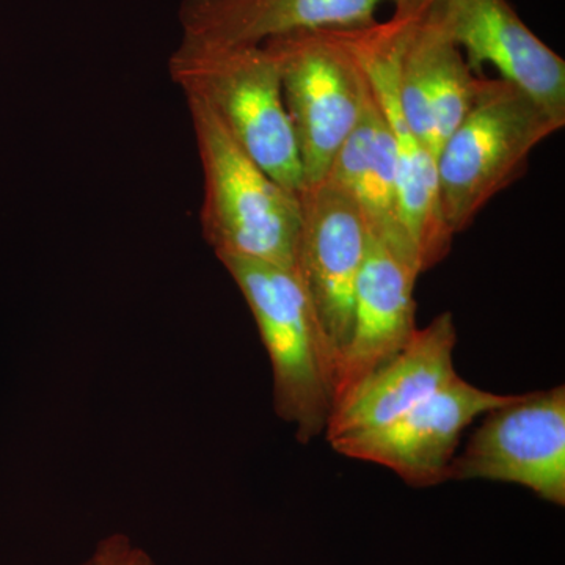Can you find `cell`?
Instances as JSON below:
<instances>
[{
    "label": "cell",
    "mask_w": 565,
    "mask_h": 565,
    "mask_svg": "<svg viewBox=\"0 0 565 565\" xmlns=\"http://www.w3.org/2000/svg\"><path fill=\"white\" fill-rule=\"evenodd\" d=\"M564 126L519 85L479 77L473 102L435 159L438 211L449 236L465 232L523 177L531 152Z\"/></svg>",
    "instance_id": "1"
},
{
    "label": "cell",
    "mask_w": 565,
    "mask_h": 565,
    "mask_svg": "<svg viewBox=\"0 0 565 565\" xmlns=\"http://www.w3.org/2000/svg\"><path fill=\"white\" fill-rule=\"evenodd\" d=\"M200 167V223L215 256H239L281 269L296 267L299 193L269 177L200 99L185 96Z\"/></svg>",
    "instance_id": "2"
},
{
    "label": "cell",
    "mask_w": 565,
    "mask_h": 565,
    "mask_svg": "<svg viewBox=\"0 0 565 565\" xmlns=\"http://www.w3.org/2000/svg\"><path fill=\"white\" fill-rule=\"evenodd\" d=\"M184 96L206 104L243 150L294 193L305 188L302 162L280 74L264 44H214L182 39L169 62Z\"/></svg>",
    "instance_id": "3"
},
{
    "label": "cell",
    "mask_w": 565,
    "mask_h": 565,
    "mask_svg": "<svg viewBox=\"0 0 565 565\" xmlns=\"http://www.w3.org/2000/svg\"><path fill=\"white\" fill-rule=\"evenodd\" d=\"M250 308L274 375V407L300 444L326 434L333 405V359L302 282L291 270L218 256Z\"/></svg>",
    "instance_id": "4"
},
{
    "label": "cell",
    "mask_w": 565,
    "mask_h": 565,
    "mask_svg": "<svg viewBox=\"0 0 565 565\" xmlns=\"http://www.w3.org/2000/svg\"><path fill=\"white\" fill-rule=\"evenodd\" d=\"M280 74L305 185L326 180L370 95L362 66L340 31L302 32L264 43Z\"/></svg>",
    "instance_id": "5"
},
{
    "label": "cell",
    "mask_w": 565,
    "mask_h": 565,
    "mask_svg": "<svg viewBox=\"0 0 565 565\" xmlns=\"http://www.w3.org/2000/svg\"><path fill=\"white\" fill-rule=\"evenodd\" d=\"M448 479L526 487L542 500L565 504V388L515 394L487 412Z\"/></svg>",
    "instance_id": "6"
},
{
    "label": "cell",
    "mask_w": 565,
    "mask_h": 565,
    "mask_svg": "<svg viewBox=\"0 0 565 565\" xmlns=\"http://www.w3.org/2000/svg\"><path fill=\"white\" fill-rule=\"evenodd\" d=\"M300 232L294 274L313 305L334 364L351 340L353 296L367 228L352 196L330 180L299 192Z\"/></svg>",
    "instance_id": "7"
},
{
    "label": "cell",
    "mask_w": 565,
    "mask_h": 565,
    "mask_svg": "<svg viewBox=\"0 0 565 565\" xmlns=\"http://www.w3.org/2000/svg\"><path fill=\"white\" fill-rule=\"evenodd\" d=\"M512 399V394L487 392L457 374L393 422L330 445L338 455L390 468L408 486H438L448 481L463 430Z\"/></svg>",
    "instance_id": "8"
},
{
    "label": "cell",
    "mask_w": 565,
    "mask_h": 565,
    "mask_svg": "<svg viewBox=\"0 0 565 565\" xmlns=\"http://www.w3.org/2000/svg\"><path fill=\"white\" fill-rule=\"evenodd\" d=\"M424 20L462 51L468 66L482 76L493 66L501 79L533 96L565 121V62L523 22L508 0H412Z\"/></svg>",
    "instance_id": "9"
},
{
    "label": "cell",
    "mask_w": 565,
    "mask_h": 565,
    "mask_svg": "<svg viewBox=\"0 0 565 565\" xmlns=\"http://www.w3.org/2000/svg\"><path fill=\"white\" fill-rule=\"evenodd\" d=\"M362 66L371 93L392 134L399 170L401 206L408 236L414 241L423 273L444 262L452 237L438 211L435 158L416 139L399 102L396 84L397 24L394 18L363 29L340 31Z\"/></svg>",
    "instance_id": "10"
},
{
    "label": "cell",
    "mask_w": 565,
    "mask_h": 565,
    "mask_svg": "<svg viewBox=\"0 0 565 565\" xmlns=\"http://www.w3.org/2000/svg\"><path fill=\"white\" fill-rule=\"evenodd\" d=\"M396 84L408 126L437 159L473 102L479 77L462 51L412 0H396Z\"/></svg>",
    "instance_id": "11"
},
{
    "label": "cell",
    "mask_w": 565,
    "mask_h": 565,
    "mask_svg": "<svg viewBox=\"0 0 565 565\" xmlns=\"http://www.w3.org/2000/svg\"><path fill=\"white\" fill-rule=\"evenodd\" d=\"M422 274L418 262L367 233L353 296L351 340L334 364L333 405L414 337V292Z\"/></svg>",
    "instance_id": "12"
},
{
    "label": "cell",
    "mask_w": 565,
    "mask_h": 565,
    "mask_svg": "<svg viewBox=\"0 0 565 565\" xmlns=\"http://www.w3.org/2000/svg\"><path fill=\"white\" fill-rule=\"evenodd\" d=\"M456 343L451 313L416 329L404 349L333 405L326 429L329 444L384 426L448 384L457 375Z\"/></svg>",
    "instance_id": "13"
},
{
    "label": "cell",
    "mask_w": 565,
    "mask_h": 565,
    "mask_svg": "<svg viewBox=\"0 0 565 565\" xmlns=\"http://www.w3.org/2000/svg\"><path fill=\"white\" fill-rule=\"evenodd\" d=\"M385 2L396 0H185L181 21L184 39L259 46L294 33L367 28Z\"/></svg>",
    "instance_id": "14"
},
{
    "label": "cell",
    "mask_w": 565,
    "mask_h": 565,
    "mask_svg": "<svg viewBox=\"0 0 565 565\" xmlns=\"http://www.w3.org/2000/svg\"><path fill=\"white\" fill-rule=\"evenodd\" d=\"M326 180L352 196L371 236L422 266L418 250L404 225L392 134L371 88L359 125L338 151Z\"/></svg>",
    "instance_id": "15"
},
{
    "label": "cell",
    "mask_w": 565,
    "mask_h": 565,
    "mask_svg": "<svg viewBox=\"0 0 565 565\" xmlns=\"http://www.w3.org/2000/svg\"><path fill=\"white\" fill-rule=\"evenodd\" d=\"M81 565H158L141 546L125 534H111L96 546L90 559Z\"/></svg>",
    "instance_id": "16"
}]
</instances>
